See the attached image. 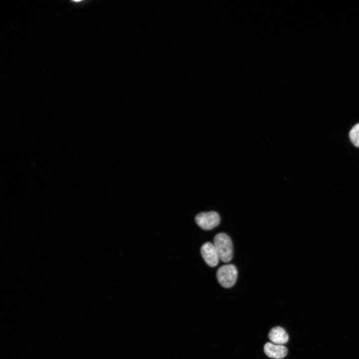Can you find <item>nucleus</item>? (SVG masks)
Masks as SVG:
<instances>
[{"mask_svg": "<svg viewBox=\"0 0 359 359\" xmlns=\"http://www.w3.org/2000/svg\"><path fill=\"white\" fill-rule=\"evenodd\" d=\"M197 224L204 230H210L217 226L220 220L219 214L215 211L201 212L195 218Z\"/></svg>", "mask_w": 359, "mask_h": 359, "instance_id": "3", "label": "nucleus"}, {"mask_svg": "<svg viewBox=\"0 0 359 359\" xmlns=\"http://www.w3.org/2000/svg\"><path fill=\"white\" fill-rule=\"evenodd\" d=\"M268 337L272 343L281 345L286 343L289 339L285 330L280 327L272 328L269 333Z\"/></svg>", "mask_w": 359, "mask_h": 359, "instance_id": "6", "label": "nucleus"}, {"mask_svg": "<svg viewBox=\"0 0 359 359\" xmlns=\"http://www.w3.org/2000/svg\"><path fill=\"white\" fill-rule=\"evenodd\" d=\"M216 277L219 284L225 288L233 286L237 277V270L233 264L224 265L217 270Z\"/></svg>", "mask_w": 359, "mask_h": 359, "instance_id": "2", "label": "nucleus"}, {"mask_svg": "<svg viewBox=\"0 0 359 359\" xmlns=\"http://www.w3.org/2000/svg\"><path fill=\"white\" fill-rule=\"evenodd\" d=\"M264 351L268 357L275 359H283L287 354V349L285 346L271 343L265 345Z\"/></svg>", "mask_w": 359, "mask_h": 359, "instance_id": "5", "label": "nucleus"}, {"mask_svg": "<svg viewBox=\"0 0 359 359\" xmlns=\"http://www.w3.org/2000/svg\"><path fill=\"white\" fill-rule=\"evenodd\" d=\"M349 137L352 143L359 148V123L352 127L349 132Z\"/></svg>", "mask_w": 359, "mask_h": 359, "instance_id": "7", "label": "nucleus"}, {"mask_svg": "<svg viewBox=\"0 0 359 359\" xmlns=\"http://www.w3.org/2000/svg\"><path fill=\"white\" fill-rule=\"evenodd\" d=\"M213 245L219 259L224 262H229L232 258L233 245L230 238L224 233H219L214 237Z\"/></svg>", "mask_w": 359, "mask_h": 359, "instance_id": "1", "label": "nucleus"}, {"mask_svg": "<svg viewBox=\"0 0 359 359\" xmlns=\"http://www.w3.org/2000/svg\"><path fill=\"white\" fill-rule=\"evenodd\" d=\"M200 252L204 260L209 266L215 267L217 265L219 258L213 243H204L201 247Z\"/></svg>", "mask_w": 359, "mask_h": 359, "instance_id": "4", "label": "nucleus"}]
</instances>
